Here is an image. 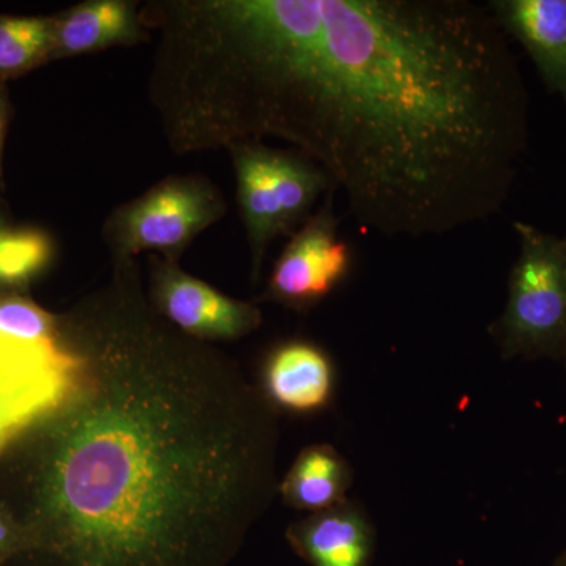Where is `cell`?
<instances>
[{
    "instance_id": "6da1fadb",
    "label": "cell",
    "mask_w": 566,
    "mask_h": 566,
    "mask_svg": "<svg viewBox=\"0 0 566 566\" xmlns=\"http://www.w3.org/2000/svg\"><path fill=\"white\" fill-rule=\"evenodd\" d=\"M216 132L281 137L387 238L442 237L502 211L528 92L490 7L469 0H226Z\"/></svg>"
},
{
    "instance_id": "7a4b0ae2",
    "label": "cell",
    "mask_w": 566,
    "mask_h": 566,
    "mask_svg": "<svg viewBox=\"0 0 566 566\" xmlns=\"http://www.w3.org/2000/svg\"><path fill=\"white\" fill-rule=\"evenodd\" d=\"M73 335L65 394L28 428L36 546L55 566H230L281 486L262 387L128 297Z\"/></svg>"
},
{
    "instance_id": "3957f363",
    "label": "cell",
    "mask_w": 566,
    "mask_h": 566,
    "mask_svg": "<svg viewBox=\"0 0 566 566\" xmlns=\"http://www.w3.org/2000/svg\"><path fill=\"white\" fill-rule=\"evenodd\" d=\"M520 253L509 300L491 334L505 359L557 357L566 346V251L562 238L516 222Z\"/></svg>"
},
{
    "instance_id": "277c9868",
    "label": "cell",
    "mask_w": 566,
    "mask_h": 566,
    "mask_svg": "<svg viewBox=\"0 0 566 566\" xmlns=\"http://www.w3.org/2000/svg\"><path fill=\"white\" fill-rule=\"evenodd\" d=\"M232 145L238 203L251 244L253 274H259L271 241L303 221L316 199L334 185L307 156L274 150L252 140Z\"/></svg>"
},
{
    "instance_id": "5b68a950",
    "label": "cell",
    "mask_w": 566,
    "mask_h": 566,
    "mask_svg": "<svg viewBox=\"0 0 566 566\" xmlns=\"http://www.w3.org/2000/svg\"><path fill=\"white\" fill-rule=\"evenodd\" d=\"M74 356L55 338L0 334V453L61 401Z\"/></svg>"
},
{
    "instance_id": "8992f818",
    "label": "cell",
    "mask_w": 566,
    "mask_h": 566,
    "mask_svg": "<svg viewBox=\"0 0 566 566\" xmlns=\"http://www.w3.org/2000/svg\"><path fill=\"white\" fill-rule=\"evenodd\" d=\"M334 191L279 256L264 300L303 311L329 296L348 275L352 251L338 237Z\"/></svg>"
},
{
    "instance_id": "52a82bcc",
    "label": "cell",
    "mask_w": 566,
    "mask_h": 566,
    "mask_svg": "<svg viewBox=\"0 0 566 566\" xmlns=\"http://www.w3.org/2000/svg\"><path fill=\"white\" fill-rule=\"evenodd\" d=\"M222 212L221 197L210 186L172 180L126 207L118 216L115 232L123 253L156 249L172 255Z\"/></svg>"
},
{
    "instance_id": "ba28073f",
    "label": "cell",
    "mask_w": 566,
    "mask_h": 566,
    "mask_svg": "<svg viewBox=\"0 0 566 566\" xmlns=\"http://www.w3.org/2000/svg\"><path fill=\"white\" fill-rule=\"evenodd\" d=\"M153 301L159 312L189 337L233 340L251 334L262 324L259 307L216 292L174 264H161L156 270Z\"/></svg>"
},
{
    "instance_id": "9c48e42d",
    "label": "cell",
    "mask_w": 566,
    "mask_h": 566,
    "mask_svg": "<svg viewBox=\"0 0 566 566\" xmlns=\"http://www.w3.org/2000/svg\"><path fill=\"white\" fill-rule=\"evenodd\" d=\"M286 539L312 566H370L374 560V524L349 499L296 521L286 528Z\"/></svg>"
},
{
    "instance_id": "30bf717a",
    "label": "cell",
    "mask_w": 566,
    "mask_h": 566,
    "mask_svg": "<svg viewBox=\"0 0 566 566\" xmlns=\"http://www.w3.org/2000/svg\"><path fill=\"white\" fill-rule=\"evenodd\" d=\"M491 13L526 50L551 92L566 103V0H494Z\"/></svg>"
},
{
    "instance_id": "8fae6325",
    "label": "cell",
    "mask_w": 566,
    "mask_h": 566,
    "mask_svg": "<svg viewBox=\"0 0 566 566\" xmlns=\"http://www.w3.org/2000/svg\"><path fill=\"white\" fill-rule=\"evenodd\" d=\"M260 387L274 408L301 415L322 411L334 397L333 360L319 346L289 342L268 356Z\"/></svg>"
},
{
    "instance_id": "7c38bea8",
    "label": "cell",
    "mask_w": 566,
    "mask_h": 566,
    "mask_svg": "<svg viewBox=\"0 0 566 566\" xmlns=\"http://www.w3.org/2000/svg\"><path fill=\"white\" fill-rule=\"evenodd\" d=\"M353 468L329 444L307 447L281 480L279 495L285 504L316 513L345 502L353 486Z\"/></svg>"
},
{
    "instance_id": "4fadbf2b",
    "label": "cell",
    "mask_w": 566,
    "mask_h": 566,
    "mask_svg": "<svg viewBox=\"0 0 566 566\" xmlns=\"http://www.w3.org/2000/svg\"><path fill=\"white\" fill-rule=\"evenodd\" d=\"M137 18L129 3L117 0L84 3L54 18L51 59L70 57L136 39Z\"/></svg>"
},
{
    "instance_id": "5bb4252c",
    "label": "cell",
    "mask_w": 566,
    "mask_h": 566,
    "mask_svg": "<svg viewBox=\"0 0 566 566\" xmlns=\"http://www.w3.org/2000/svg\"><path fill=\"white\" fill-rule=\"evenodd\" d=\"M54 18L0 14V80L21 76L50 61Z\"/></svg>"
},
{
    "instance_id": "9a60e30c",
    "label": "cell",
    "mask_w": 566,
    "mask_h": 566,
    "mask_svg": "<svg viewBox=\"0 0 566 566\" xmlns=\"http://www.w3.org/2000/svg\"><path fill=\"white\" fill-rule=\"evenodd\" d=\"M52 244L39 230L0 233V285L28 282L50 262Z\"/></svg>"
},
{
    "instance_id": "2e32d148",
    "label": "cell",
    "mask_w": 566,
    "mask_h": 566,
    "mask_svg": "<svg viewBox=\"0 0 566 566\" xmlns=\"http://www.w3.org/2000/svg\"><path fill=\"white\" fill-rule=\"evenodd\" d=\"M54 316L20 296L0 297V334L20 340L55 338Z\"/></svg>"
},
{
    "instance_id": "e0dca14e",
    "label": "cell",
    "mask_w": 566,
    "mask_h": 566,
    "mask_svg": "<svg viewBox=\"0 0 566 566\" xmlns=\"http://www.w3.org/2000/svg\"><path fill=\"white\" fill-rule=\"evenodd\" d=\"M7 134V103L3 98V93L0 91V186L3 185L2 178V156H3V142H6Z\"/></svg>"
},
{
    "instance_id": "ac0fdd59",
    "label": "cell",
    "mask_w": 566,
    "mask_h": 566,
    "mask_svg": "<svg viewBox=\"0 0 566 566\" xmlns=\"http://www.w3.org/2000/svg\"><path fill=\"white\" fill-rule=\"evenodd\" d=\"M13 543V528L9 521L0 513V553L7 549Z\"/></svg>"
},
{
    "instance_id": "d6986e66",
    "label": "cell",
    "mask_w": 566,
    "mask_h": 566,
    "mask_svg": "<svg viewBox=\"0 0 566 566\" xmlns=\"http://www.w3.org/2000/svg\"><path fill=\"white\" fill-rule=\"evenodd\" d=\"M556 566H566V553L564 554V556L558 558Z\"/></svg>"
},
{
    "instance_id": "ffe728a7",
    "label": "cell",
    "mask_w": 566,
    "mask_h": 566,
    "mask_svg": "<svg viewBox=\"0 0 566 566\" xmlns=\"http://www.w3.org/2000/svg\"><path fill=\"white\" fill-rule=\"evenodd\" d=\"M3 230H6V227H3L2 219H0V233H2Z\"/></svg>"
},
{
    "instance_id": "44dd1931",
    "label": "cell",
    "mask_w": 566,
    "mask_h": 566,
    "mask_svg": "<svg viewBox=\"0 0 566 566\" xmlns=\"http://www.w3.org/2000/svg\"><path fill=\"white\" fill-rule=\"evenodd\" d=\"M562 241H564V248H565V251H566V237L562 238Z\"/></svg>"
},
{
    "instance_id": "7402d4cb",
    "label": "cell",
    "mask_w": 566,
    "mask_h": 566,
    "mask_svg": "<svg viewBox=\"0 0 566 566\" xmlns=\"http://www.w3.org/2000/svg\"><path fill=\"white\" fill-rule=\"evenodd\" d=\"M565 356H566V346H565V352H564Z\"/></svg>"
}]
</instances>
